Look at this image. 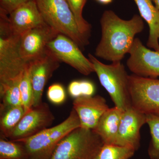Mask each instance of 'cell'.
Listing matches in <instances>:
<instances>
[{
  "instance_id": "2e32d148",
  "label": "cell",
  "mask_w": 159,
  "mask_h": 159,
  "mask_svg": "<svg viewBox=\"0 0 159 159\" xmlns=\"http://www.w3.org/2000/svg\"><path fill=\"white\" fill-rule=\"evenodd\" d=\"M123 111L115 106L109 108L93 129L100 137L103 144L115 145Z\"/></svg>"
},
{
  "instance_id": "e0dca14e",
  "label": "cell",
  "mask_w": 159,
  "mask_h": 159,
  "mask_svg": "<svg viewBox=\"0 0 159 159\" xmlns=\"http://www.w3.org/2000/svg\"><path fill=\"white\" fill-rule=\"evenodd\" d=\"M141 16L149 26V33L146 46L159 52V9L151 0H134Z\"/></svg>"
},
{
  "instance_id": "44dd1931",
  "label": "cell",
  "mask_w": 159,
  "mask_h": 159,
  "mask_svg": "<svg viewBox=\"0 0 159 159\" xmlns=\"http://www.w3.org/2000/svg\"><path fill=\"white\" fill-rule=\"evenodd\" d=\"M135 151L128 146L103 144L96 159H129Z\"/></svg>"
},
{
  "instance_id": "7a4b0ae2",
  "label": "cell",
  "mask_w": 159,
  "mask_h": 159,
  "mask_svg": "<svg viewBox=\"0 0 159 159\" xmlns=\"http://www.w3.org/2000/svg\"><path fill=\"white\" fill-rule=\"evenodd\" d=\"M80 127L79 117L73 108L68 118L58 125L14 142L24 145L28 159H50L59 142L72 131Z\"/></svg>"
},
{
  "instance_id": "d4e9b609",
  "label": "cell",
  "mask_w": 159,
  "mask_h": 159,
  "mask_svg": "<svg viewBox=\"0 0 159 159\" xmlns=\"http://www.w3.org/2000/svg\"><path fill=\"white\" fill-rule=\"evenodd\" d=\"M69 93L73 98L83 96H93L95 92L93 84L89 80H74L68 86Z\"/></svg>"
},
{
  "instance_id": "484cf974",
  "label": "cell",
  "mask_w": 159,
  "mask_h": 159,
  "mask_svg": "<svg viewBox=\"0 0 159 159\" xmlns=\"http://www.w3.org/2000/svg\"><path fill=\"white\" fill-rule=\"evenodd\" d=\"M47 97L49 101L54 104H62L66 99L65 90L61 84H54L49 87Z\"/></svg>"
},
{
  "instance_id": "4316f807",
  "label": "cell",
  "mask_w": 159,
  "mask_h": 159,
  "mask_svg": "<svg viewBox=\"0 0 159 159\" xmlns=\"http://www.w3.org/2000/svg\"><path fill=\"white\" fill-rule=\"evenodd\" d=\"M34 0H0L1 11L8 15L25 3Z\"/></svg>"
},
{
  "instance_id": "83f0119b",
  "label": "cell",
  "mask_w": 159,
  "mask_h": 159,
  "mask_svg": "<svg viewBox=\"0 0 159 159\" xmlns=\"http://www.w3.org/2000/svg\"><path fill=\"white\" fill-rule=\"evenodd\" d=\"M97 1L103 4H109L112 2V0H97Z\"/></svg>"
},
{
  "instance_id": "ffe728a7",
  "label": "cell",
  "mask_w": 159,
  "mask_h": 159,
  "mask_svg": "<svg viewBox=\"0 0 159 159\" xmlns=\"http://www.w3.org/2000/svg\"><path fill=\"white\" fill-rule=\"evenodd\" d=\"M0 159H28L25 146L20 142L0 139Z\"/></svg>"
},
{
  "instance_id": "8fae6325",
  "label": "cell",
  "mask_w": 159,
  "mask_h": 159,
  "mask_svg": "<svg viewBox=\"0 0 159 159\" xmlns=\"http://www.w3.org/2000/svg\"><path fill=\"white\" fill-rule=\"evenodd\" d=\"M128 53L126 65L134 75L151 78L159 77V52L147 48L137 38Z\"/></svg>"
},
{
  "instance_id": "4fadbf2b",
  "label": "cell",
  "mask_w": 159,
  "mask_h": 159,
  "mask_svg": "<svg viewBox=\"0 0 159 159\" xmlns=\"http://www.w3.org/2000/svg\"><path fill=\"white\" fill-rule=\"evenodd\" d=\"M146 123V115L132 106L123 111L115 145L128 146L136 151L140 146V130Z\"/></svg>"
},
{
  "instance_id": "52a82bcc",
  "label": "cell",
  "mask_w": 159,
  "mask_h": 159,
  "mask_svg": "<svg viewBox=\"0 0 159 159\" xmlns=\"http://www.w3.org/2000/svg\"><path fill=\"white\" fill-rule=\"evenodd\" d=\"M132 106L142 113L159 115V80L129 75Z\"/></svg>"
},
{
  "instance_id": "277c9868",
  "label": "cell",
  "mask_w": 159,
  "mask_h": 159,
  "mask_svg": "<svg viewBox=\"0 0 159 159\" xmlns=\"http://www.w3.org/2000/svg\"><path fill=\"white\" fill-rule=\"evenodd\" d=\"M45 22L59 34L72 39L84 49L89 39L81 34L77 22L66 0H35Z\"/></svg>"
},
{
  "instance_id": "5bb4252c",
  "label": "cell",
  "mask_w": 159,
  "mask_h": 159,
  "mask_svg": "<svg viewBox=\"0 0 159 159\" xmlns=\"http://www.w3.org/2000/svg\"><path fill=\"white\" fill-rule=\"evenodd\" d=\"M7 18L9 31L16 36H21L35 27L45 23L35 0L18 7Z\"/></svg>"
},
{
  "instance_id": "7402d4cb",
  "label": "cell",
  "mask_w": 159,
  "mask_h": 159,
  "mask_svg": "<svg viewBox=\"0 0 159 159\" xmlns=\"http://www.w3.org/2000/svg\"><path fill=\"white\" fill-rule=\"evenodd\" d=\"M146 116L151 136L148 156L151 159H159V115L147 114Z\"/></svg>"
},
{
  "instance_id": "cb8c5ba5",
  "label": "cell",
  "mask_w": 159,
  "mask_h": 159,
  "mask_svg": "<svg viewBox=\"0 0 159 159\" xmlns=\"http://www.w3.org/2000/svg\"><path fill=\"white\" fill-rule=\"evenodd\" d=\"M74 14L81 34L89 39L91 26L83 17L82 11L87 0H66Z\"/></svg>"
},
{
  "instance_id": "d6986e66",
  "label": "cell",
  "mask_w": 159,
  "mask_h": 159,
  "mask_svg": "<svg viewBox=\"0 0 159 159\" xmlns=\"http://www.w3.org/2000/svg\"><path fill=\"white\" fill-rule=\"evenodd\" d=\"M21 79L6 84H0V97L2 100L1 109L23 106L20 90Z\"/></svg>"
},
{
  "instance_id": "30bf717a",
  "label": "cell",
  "mask_w": 159,
  "mask_h": 159,
  "mask_svg": "<svg viewBox=\"0 0 159 159\" xmlns=\"http://www.w3.org/2000/svg\"><path fill=\"white\" fill-rule=\"evenodd\" d=\"M54 119L48 105L42 102L25 114L9 139L16 141L32 136L48 128Z\"/></svg>"
},
{
  "instance_id": "7c38bea8",
  "label": "cell",
  "mask_w": 159,
  "mask_h": 159,
  "mask_svg": "<svg viewBox=\"0 0 159 159\" xmlns=\"http://www.w3.org/2000/svg\"><path fill=\"white\" fill-rule=\"evenodd\" d=\"M60 61L48 49L44 54L29 63L30 77L34 95L33 107L39 105L46 83L59 66Z\"/></svg>"
},
{
  "instance_id": "5b68a950",
  "label": "cell",
  "mask_w": 159,
  "mask_h": 159,
  "mask_svg": "<svg viewBox=\"0 0 159 159\" xmlns=\"http://www.w3.org/2000/svg\"><path fill=\"white\" fill-rule=\"evenodd\" d=\"M103 145L93 130L79 127L59 142L50 159H96Z\"/></svg>"
},
{
  "instance_id": "ba28073f",
  "label": "cell",
  "mask_w": 159,
  "mask_h": 159,
  "mask_svg": "<svg viewBox=\"0 0 159 159\" xmlns=\"http://www.w3.org/2000/svg\"><path fill=\"white\" fill-rule=\"evenodd\" d=\"M59 34L46 23L28 31L20 38L21 57L27 63L37 59L48 51L49 43Z\"/></svg>"
},
{
  "instance_id": "ac0fdd59",
  "label": "cell",
  "mask_w": 159,
  "mask_h": 159,
  "mask_svg": "<svg viewBox=\"0 0 159 159\" xmlns=\"http://www.w3.org/2000/svg\"><path fill=\"white\" fill-rule=\"evenodd\" d=\"M25 114L23 106L1 109V138H9Z\"/></svg>"
},
{
  "instance_id": "3957f363",
  "label": "cell",
  "mask_w": 159,
  "mask_h": 159,
  "mask_svg": "<svg viewBox=\"0 0 159 159\" xmlns=\"http://www.w3.org/2000/svg\"><path fill=\"white\" fill-rule=\"evenodd\" d=\"M89 59L93 66L99 82L106 90L115 106L125 111L132 107L129 92V76L121 61L106 65L92 54Z\"/></svg>"
},
{
  "instance_id": "6da1fadb",
  "label": "cell",
  "mask_w": 159,
  "mask_h": 159,
  "mask_svg": "<svg viewBox=\"0 0 159 159\" xmlns=\"http://www.w3.org/2000/svg\"><path fill=\"white\" fill-rule=\"evenodd\" d=\"M101 38L95 56L112 62H119L129 52L135 36L144 29L143 19L134 15L122 19L112 10H106L100 21Z\"/></svg>"
},
{
  "instance_id": "603a6c76",
  "label": "cell",
  "mask_w": 159,
  "mask_h": 159,
  "mask_svg": "<svg viewBox=\"0 0 159 159\" xmlns=\"http://www.w3.org/2000/svg\"><path fill=\"white\" fill-rule=\"evenodd\" d=\"M22 105L25 114L33 107L34 95L30 77L29 63L23 74L20 84Z\"/></svg>"
},
{
  "instance_id": "f1b7e54d",
  "label": "cell",
  "mask_w": 159,
  "mask_h": 159,
  "mask_svg": "<svg viewBox=\"0 0 159 159\" xmlns=\"http://www.w3.org/2000/svg\"><path fill=\"white\" fill-rule=\"evenodd\" d=\"M155 4V6L159 9V0H151Z\"/></svg>"
},
{
  "instance_id": "9a60e30c",
  "label": "cell",
  "mask_w": 159,
  "mask_h": 159,
  "mask_svg": "<svg viewBox=\"0 0 159 159\" xmlns=\"http://www.w3.org/2000/svg\"><path fill=\"white\" fill-rule=\"evenodd\" d=\"M73 105L80 120V127L92 130L109 108L106 99L99 95L77 97L74 99Z\"/></svg>"
},
{
  "instance_id": "9c48e42d",
  "label": "cell",
  "mask_w": 159,
  "mask_h": 159,
  "mask_svg": "<svg viewBox=\"0 0 159 159\" xmlns=\"http://www.w3.org/2000/svg\"><path fill=\"white\" fill-rule=\"evenodd\" d=\"M48 48L60 61L67 64L80 74L88 76L95 72L89 59L82 54L77 44L66 35L58 34L49 43Z\"/></svg>"
},
{
  "instance_id": "8992f818",
  "label": "cell",
  "mask_w": 159,
  "mask_h": 159,
  "mask_svg": "<svg viewBox=\"0 0 159 159\" xmlns=\"http://www.w3.org/2000/svg\"><path fill=\"white\" fill-rule=\"evenodd\" d=\"M20 38L0 31V84L21 79L29 64L20 55Z\"/></svg>"
}]
</instances>
